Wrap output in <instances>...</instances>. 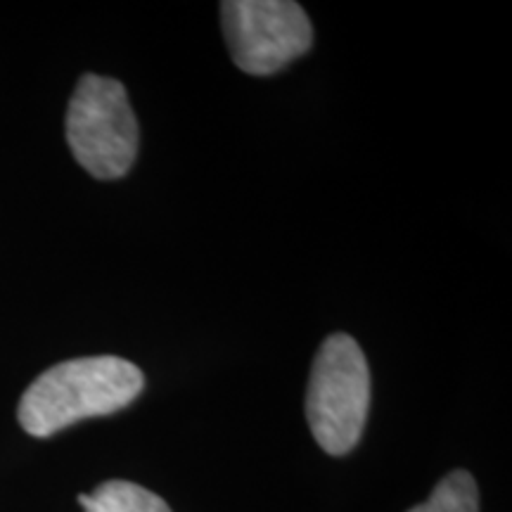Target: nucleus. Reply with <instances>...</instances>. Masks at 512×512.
Segmentation results:
<instances>
[{
    "label": "nucleus",
    "instance_id": "1",
    "mask_svg": "<svg viewBox=\"0 0 512 512\" xmlns=\"http://www.w3.org/2000/svg\"><path fill=\"white\" fill-rule=\"evenodd\" d=\"M143 370L121 356H86L57 363L29 384L17 418L24 432L46 439L74 422L112 415L143 392Z\"/></svg>",
    "mask_w": 512,
    "mask_h": 512
},
{
    "label": "nucleus",
    "instance_id": "2",
    "mask_svg": "<svg viewBox=\"0 0 512 512\" xmlns=\"http://www.w3.org/2000/svg\"><path fill=\"white\" fill-rule=\"evenodd\" d=\"M370 411V368L358 342L335 332L320 344L306 392V420L313 439L330 456L358 444Z\"/></svg>",
    "mask_w": 512,
    "mask_h": 512
},
{
    "label": "nucleus",
    "instance_id": "3",
    "mask_svg": "<svg viewBox=\"0 0 512 512\" xmlns=\"http://www.w3.org/2000/svg\"><path fill=\"white\" fill-rule=\"evenodd\" d=\"M67 143L88 174L114 181L128 174L138 155V119L117 79L81 76L69 100Z\"/></svg>",
    "mask_w": 512,
    "mask_h": 512
},
{
    "label": "nucleus",
    "instance_id": "4",
    "mask_svg": "<svg viewBox=\"0 0 512 512\" xmlns=\"http://www.w3.org/2000/svg\"><path fill=\"white\" fill-rule=\"evenodd\" d=\"M221 22L230 57L252 76L280 72L313 43L309 17L292 0H226Z\"/></svg>",
    "mask_w": 512,
    "mask_h": 512
},
{
    "label": "nucleus",
    "instance_id": "5",
    "mask_svg": "<svg viewBox=\"0 0 512 512\" xmlns=\"http://www.w3.org/2000/svg\"><path fill=\"white\" fill-rule=\"evenodd\" d=\"M79 503L83 512H171L164 498L124 479L95 486L93 494L79 496Z\"/></svg>",
    "mask_w": 512,
    "mask_h": 512
},
{
    "label": "nucleus",
    "instance_id": "6",
    "mask_svg": "<svg viewBox=\"0 0 512 512\" xmlns=\"http://www.w3.org/2000/svg\"><path fill=\"white\" fill-rule=\"evenodd\" d=\"M408 512H479L477 482L470 472L456 470L441 479L425 503Z\"/></svg>",
    "mask_w": 512,
    "mask_h": 512
}]
</instances>
